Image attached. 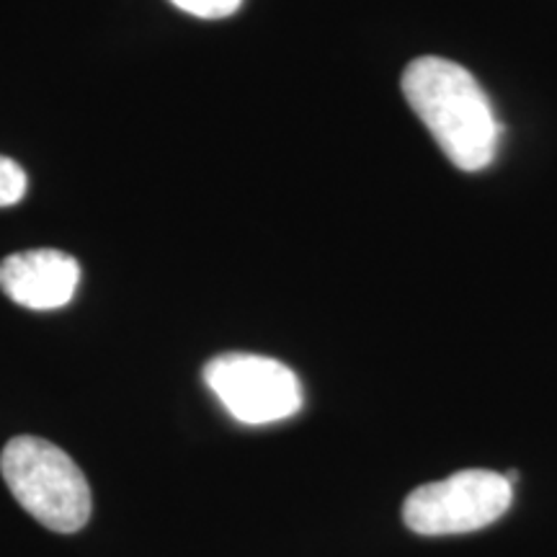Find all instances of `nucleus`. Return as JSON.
Wrapping results in <instances>:
<instances>
[{"instance_id":"nucleus-1","label":"nucleus","mask_w":557,"mask_h":557,"mask_svg":"<svg viewBox=\"0 0 557 557\" xmlns=\"http://www.w3.org/2000/svg\"><path fill=\"white\" fill-rule=\"evenodd\" d=\"M403 96L459 171H483L498 150L500 124L475 75L457 62L418 58L403 73Z\"/></svg>"},{"instance_id":"nucleus-6","label":"nucleus","mask_w":557,"mask_h":557,"mask_svg":"<svg viewBox=\"0 0 557 557\" xmlns=\"http://www.w3.org/2000/svg\"><path fill=\"white\" fill-rule=\"evenodd\" d=\"M26 173L16 160L0 156V207H11L24 199Z\"/></svg>"},{"instance_id":"nucleus-2","label":"nucleus","mask_w":557,"mask_h":557,"mask_svg":"<svg viewBox=\"0 0 557 557\" xmlns=\"http://www.w3.org/2000/svg\"><path fill=\"white\" fill-rule=\"evenodd\" d=\"M5 485L39 524L73 534L90 519V487L67 451L39 436H16L0 455Z\"/></svg>"},{"instance_id":"nucleus-7","label":"nucleus","mask_w":557,"mask_h":557,"mask_svg":"<svg viewBox=\"0 0 557 557\" xmlns=\"http://www.w3.org/2000/svg\"><path fill=\"white\" fill-rule=\"evenodd\" d=\"M171 3L197 18H225L240 9L243 0H171Z\"/></svg>"},{"instance_id":"nucleus-5","label":"nucleus","mask_w":557,"mask_h":557,"mask_svg":"<svg viewBox=\"0 0 557 557\" xmlns=\"http://www.w3.org/2000/svg\"><path fill=\"white\" fill-rule=\"evenodd\" d=\"M81 263L54 248L13 253L0 263V289L21 308L58 310L75 297Z\"/></svg>"},{"instance_id":"nucleus-4","label":"nucleus","mask_w":557,"mask_h":557,"mask_svg":"<svg viewBox=\"0 0 557 557\" xmlns=\"http://www.w3.org/2000/svg\"><path fill=\"white\" fill-rule=\"evenodd\" d=\"M207 387L246 426L287 421L302 408V385L282 361L259 354H222L205 367Z\"/></svg>"},{"instance_id":"nucleus-3","label":"nucleus","mask_w":557,"mask_h":557,"mask_svg":"<svg viewBox=\"0 0 557 557\" xmlns=\"http://www.w3.org/2000/svg\"><path fill=\"white\" fill-rule=\"evenodd\" d=\"M513 485L493 470H459L447 480L416 487L403 504V521L421 537L478 532L508 511Z\"/></svg>"}]
</instances>
